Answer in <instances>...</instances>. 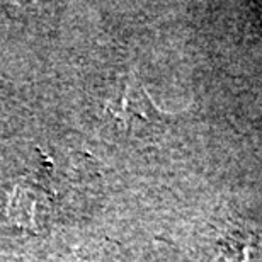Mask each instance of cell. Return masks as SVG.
<instances>
[{
    "instance_id": "6da1fadb",
    "label": "cell",
    "mask_w": 262,
    "mask_h": 262,
    "mask_svg": "<svg viewBox=\"0 0 262 262\" xmlns=\"http://www.w3.org/2000/svg\"><path fill=\"white\" fill-rule=\"evenodd\" d=\"M209 262H262V228L232 223L218 235Z\"/></svg>"
},
{
    "instance_id": "7a4b0ae2",
    "label": "cell",
    "mask_w": 262,
    "mask_h": 262,
    "mask_svg": "<svg viewBox=\"0 0 262 262\" xmlns=\"http://www.w3.org/2000/svg\"><path fill=\"white\" fill-rule=\"evenodd\" d=\"M121 91L116 101L107 104V111L113 114L118 121H121L126 126L133 123L143 124H159L162 123L164 113L155 107V104L150 101L148 94L145 92V87L133 75L124 77L121 80Z\"/></svg>"
}]
</instances>
